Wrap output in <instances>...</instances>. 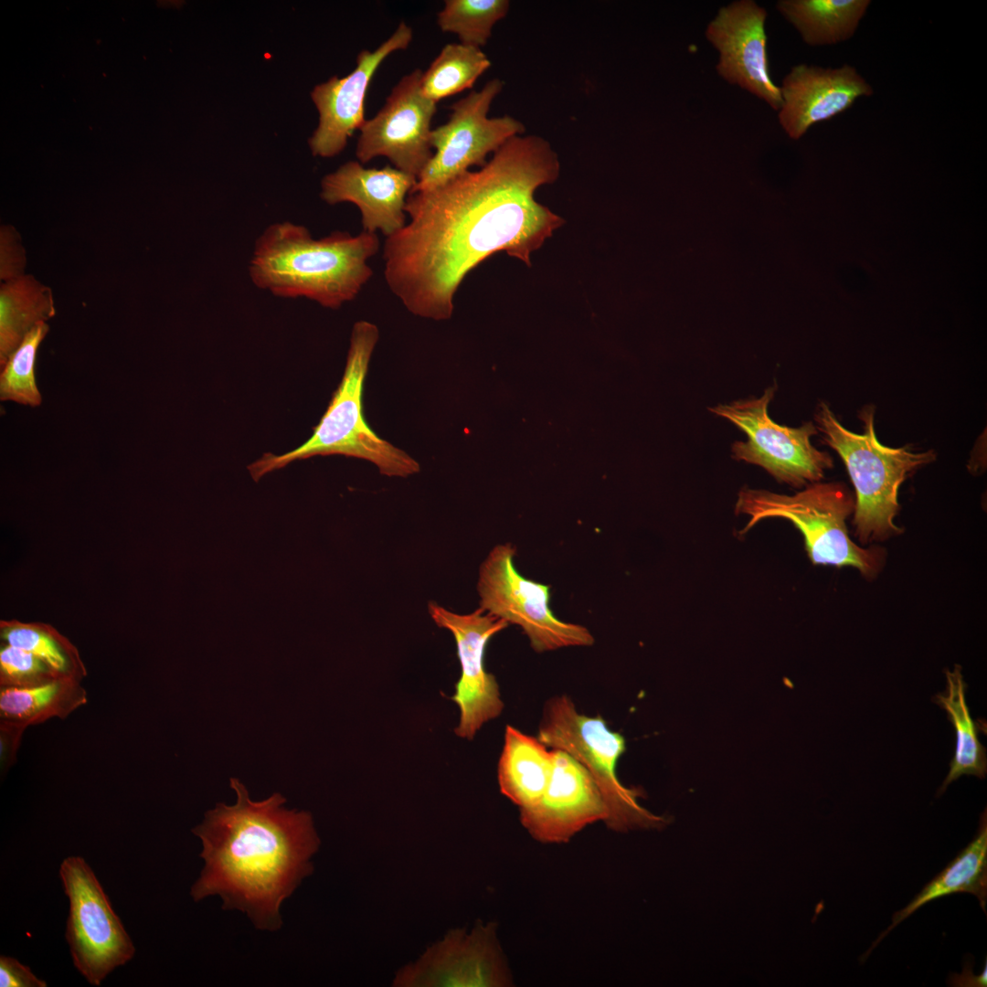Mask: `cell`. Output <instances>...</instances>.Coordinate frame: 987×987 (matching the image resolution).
I'll use <instances>...</instances> for the list:
<instances>
[{
  "label": "cell",
  "instance_id": "cell-23",
  "mask_svg": "<svg viewBox=\"0 0 987 987\" xmlns=\"http://www.w3.org/2000/svg\"><path fill=\"white\" fill-rule=\"evenodd\" d=\"M56 314L51 289L31 274L4 281L0 287V366L37 324Z\"/></svg>",
  "mask_w": 987,
  "mask_h": 987
},
{
  "label": "cell",
  "instance_id": "cell-22",
  "mask_svg": "<svg viewBox=\"0 0 987 987\" xmlns=\"http://www.w3.org/2000/svg\"><path fill=\"white\" fill-rule=\"evenodd\" d=\"M870 5V0H779L776 8L805 44L822 47L851 39Z\"/></svg>",
  "mask_w": 987,
  "mask_h": 987
},
{
  "label": "cell",
  "instance_id": "cell-8",
  "mask_svg": "<svg viewBox=\"0 0 987 987\" xmlns=\"http://www.w3.org/2000/svg\"><path fill=\"white\" fill-rule=\"evenodd\" d=\"M515 556L510 543L500 544L482 562L476 587L479 608L519 626L536 653L593 645L594 637L586 627L556 617L549 604L550 586L523 576Z\"/></svg>",
  "mask_w": 987,
  "mask_h": 987
},
{
  "label": "cell",
  "instance_id": "cell-20",
  "mask_svg": "<svg viewBox=\"0 0 987 987\" xmlns=\"http://www.w3.org/2000/svg\"><path fill=\"white\" fill-rule=\"evenodd\" d=\"M970 893L975 896L985 912L987 898V822L986 812L981 817L975 837L947 866L930 880L902 909L892 917V923L873 942L864 954L865 960L878 943L899 923L918 908L935 899L954 894Z\"/></svg>",
  "mask_w": 987,
  "mask_h": 987
},
{
  "label": "cell",
  "instance_id": "cell-9",
  "mask_svg": "<svg viewBox=\"0 0 987 987\" xmlns=\"http://www.w3.org/2000/svg\"><path fill=\"white\" fill-rule=\"evenodd\" d=\"M776 388L768 387L758 398L719 404L709 410L747 434V441L732 444L735 460L760 466L778 482L794 487L820 482L833 467V458L811 443V437L818 433L812 422L791 428L770 419L768 407Z\"/></svg>",
  "mask_w": 987,
  "mask_h": 987
},
{
  "label": "cell",
  "instance_id": "cell-32",
  "mask_svg": "<svg viewBox=\"0 0 987 987\" xmlns=\"http://www.w3.org/2000/svg\"><path fill=\"white\" fill-rule=\"evenodd\" d=\"M47 985V982L37 978L28 966L13 957L0 956L1 987H46Z\"/></svg>",
  "mask_w": 987,
  "mask_h": 987
},
{
  "label": "cell",
  "instance_id": "cell-10",
  "mask_svg": "<svg viewBox=\"0 0 987 987\" xmlns=\"http://www.w3.org/2000/svg\"><path fill=\"white\" fill-rule=\"evenodd\" d=\"M59 876L69 910L65 938L75 968L95 986L130 961L135 947L94 872L80 856L65 858Z\"/></svg>",
  "mask_w": 987,
  "mask_h": 987
},
{
  "label": "cell",
  "instance_id": "cell-12",
  "mask_svg": "<svg viewBox=\"0 0 987 987\" xmlns=\"http://www.w3.org/2000/svg\"><path fill=\"white\" fill-rule=\"evenodd\" d=\"M421 75L415 69L403 76L379 111L360 127L356 155L362 164L385 156L416 178L424 170L433 155L430 124L437 102L422 93Z\"/></svg>",
  "mask_w": 987,
  "mask_h": 987
},
{
  "label": "cell",
  "instance_id": "cell-31",
  "mask_svg": "<svg viewBox=\"0 0 987 987\" xmlns=\"http://www.w3.org/2000/svg\"><path fill=\"white\" fill-rule=\"evenodd\" d=\"M26 249L18 231L11 225L0 228V279L7 281L25 275Z\"/></svg>",
  "mask_w": 987,
  "mask_h": 987
},
{
  "label": "cell",
  "instance_id": "cell-17",
  "mask_svg": "<svg viewBox=\"0 0 987 987\" xmlns=\"http://www.w3.org/2000/svg\"><path fill=\"white\" fill-rule=\"evenodd\" d=\"M553 749L546 790L534 804L519 811L522 825L534 839L560 844L591 823L605 822L608 810L588 769L566 751Z\"/></svg>",
  "mask_w": 987,
  "mask_h": 987
},
{
  "label": "cell",
  "instance_id": "cell-29",
  "mask_svg": "<svg viewBox=\"0 0 987 987\" xmlns=\"http://www.w3.org/2000/svg\"><path fill=\"white\" fill-rule=\"evenodd\" d=\"M49 331L47 323L35 326L1 367L0 399L37 407L42 402L35 376L37 349Z\"/></svg>",
  "mask_w": 987,
  "mask_h": 987
},
{
  "label": "cell",
  "instance_id": "cell-3",
  "mask_svg": "<svg viewBox=\"0 0 987 987\" xmlns=\"http://www.w3.org/2000/svg\"><path fill=\"white\" fill-rule=\"evenodd\" d=\"M379 247L377 233L336 230L314 239L302 225L273 223L255 241L249 274L256 287L274 296L305 298L336 310L373 276L367 260Z\"/></svg>",
  "mask_w": 987,
  "mask_h": 987
},
{
  "label": "cell",
  "instance_id": "cell-14",
  "mask_svg": "<svg viewBox=\"0 0 987 987\" xmlns=\"http://www.w3.org/2000/svg\"><path fill=\"white\" fill-rule=\"evenodd\" d=\"M766 18V9L755 1H733L719 8L705 36L718 52V75L779 111L782 100L769 73Z\"/></svg>",
  "mask_w": 987,
  "mask_h": 987
},
{
  "label": "cell",
  "instance_id": "cell-24",
  "mask_svg": "<svg viewBox=\"0 0 987 987\" xmlns=\"http://www.w3.org/2000/svg\"><path fill=\"white\" fill-rule=\"evenodd\" d=\"M87 702L81 681L73 678H58L34 687H0V720L28 727L55 717L65 719Z\"/></svg>",
  "mask_w": 987,
  "mask_h": 987
},
{
  "label": "cell",
  "instance_id": "cell-4",
  "mask_svg": "<svg viewBox=\"0 0 987 987\" xmlns=\"http://www.w3.org/2000/svg\"><path fill=\"white\" fill-rule=\"evenodd\" d=\"M378 338L379 331L375 324L365 320L355 323L342 380L313 435L291 451L281 455L267 452L249 465L255 481L294 461L318 455H344L366 460L388 477L403 478L419 472V464L415 459L378 437L364 418V382Z\"/></svg>",
  "mask_w": 987,
  "mask_h": 987
},
{
  "label": "cell",
  "instance_id": "cell-33",
  "mask_svg": "<svg viewBox=\"0 0 987 987\" xmlns=\"http://www.w3.org/2000/svg\"><path fill=\"white\" fill-rule=\"evenodd\" d=\"M27 727L16 723L0 720V771L5 776L16 761L22 737Z\"/></svg>",
  "mask_w": 987,
  "mask_h": 987
},
{
  "label": "cell",
  "instance_id": "cell-5",
  "mask_svg": "<svg viewBox=\"0 0 987 987\" xmlns=\"http://www.w3.org/2000/svg\"><path fill=\"white\" fill-rule=\"evenodd\" d=\"M875 409L864 408L859 418L864 432L844 428L828 405L821 402L815 414L823 440L844 462L855 491L854 525L863 544L882 541L902 532L896 524L898 490L911 472L935 460L933 451L915 452L909 446L891 448L876 438Z\"/></svg>",
  "mask_w": 987,
  "mask_h": 987
},
{
  "label": "cell",
  "instance_id": "cell-28",
  "mask_svg": "<svg viewBox=\"0 0 987 987\" xmlns=\"http://www.w3.org/2000/svg\"><path fill=\"white\" fill-rule=\"evenodd\" d=\"M509 6L507 0H446L437 23L442 32L457 35L462 44L481 48Z\"/></svg>",
  "mask_w": 987,
  "mask_h": 987
},
{
  "label": "cell",
  "instance_id": "cell-6",
  "mask_svg": "<svg viewBox=\"0 0 987 987\" xmlns=\"http://www.w3.org/2000/svg\"><path fill=\"white\" fill-rule=\"evenodd\" d=\"M855 507L847 488L839 483H813L795 494L744 488L735 511L749 517L744 535L759 521L783 518L801 533L807 555L814 565L850 566L874 578L884 559L879 548H864L849 536L846 520Z\"/></svg>",
  "mask_w": 987,
  "mask_h": 987
},
{
  "label": "cell",
  "instance_id": "cell-27",
  "mask_svg": "<svg viewBox=\"0 0 987 987\" xmlns=\"http://www.w3.org/2000/svg\"><path fill=\"white\" fill-rule=\"evenodd\" d=\"M490 67V59L480 48L462 43L447 44L427 70L422 71V93L428 99L438 102L472 89L478 78Z\"/></svg>",
  "mask_w": 987,
  "mask_h": 987
},
{
  "label": "cell",
  "instance_id": "cell-13",
  "mask_svg": "<svg viewBox=\"0 0 987 987\" xmlns=\"http://www.w3.org/2000/svg\"><path fill=\"white\" fill-rule=\"evenodd\" d=\"M428 610L435 624L454 637L461 665V677L451 697L460 709V722L454 732L472 740L486 722L498 717L504 709L498 683L485 670L484 653L488 642L509 624L481 608L458 614L430 602Z\"/></svg>",
  "mask_w": 987,
  "mask_h": 987
},
{
  "label": "cell",
  "instance_id": "cell-7",
  "mask_svg": "<svg viewBox=\"0 0 987 987\" xmlns=\"http://www.w3.org/2000/svg\"><path fill=\"white\" fill-rule=\"evenodd\" d=\"M537 738L550 748L561 749L581 763L596 782L608 810L604 822L616 832L659 829L667 820L639 803L642 792L625 787L616 767L625 751V739L600 716L579 713L571 698L556 695L546 703Z\"/></svg>",
  "mask_w": 987,
  "mask_h": 987
},
{
  "label": "cell",
  "instance_id": "cell-15",
  "mask_svg": "<svg viewBox=\"0 0 987 987\" xmlns=\"http://www.w3.org/2000/svg\"><path fill=\"white\" fill-rule=\"evenodd\" d=\"M395 986H482L511 984L494 924L478 925L471 933L450 931L414 963L401 969Z\"/></svg>",
  "mask_w": 987,
  "mask_h": 987
},
{
  "label": "cell",
  "instance_id": "cell-11",
  "mask_svg": "<svg viewBox=\"0 0 987 987\" xmlns=\"http://www.w3.org/2000/svg\"><path fill=\"white\" fill-rule=\"evenodd\" d=\"M503 87L500 79H493L450 107L448 122L431 131L430 144L435 153L410 193L439 186L473 165L483 166L488 154L525 133L524 124L514 117L487 116Z\"/></svg>",
  "mask_w": 987,
  "mask_h": 987
},
{
  "label": "cell",
  "instance_id": "cell-26",
  "mask_svg": "<svg viewBox=\"0 0 987 987\" xmlns=\"http://www.w3.org/2000/svg\"><path fill=\"white\" fill-rule=\"evenodd\" d=\"M0 639L1 642L34 653L61 677L82 681L87 676L78 648L48 623L1 620Z\"/></svg>",
  "mask_w": 987,
  "mask_h": 987
},
{
  "label": "cell",
  "instance_id": "cell-19",
  "mask_svg": "<svg viewBox=\"0 0 987 987\" xmlns=\"http://www.w3.org/2000/svg\"><path fill=\"white\" fill-rule=\"evenodd\" d=\"M417 178L394 166L366 168L356 161L340 165L321 181V198L329 205L355 204L364 231L393 235L407 223L405 205Z\"/></svg>",
  "mask_w": 987,
  "mask_h": 987
},
{
  "label": "cell",
  "instance_id": "cell-18",
  "mask_svg": "<svg viewBox=\"0 0 987 987\" xmlns=\"http://www.w3.org/2000/svg\"><path fill=\"white\" fill-rule=\"evenodd\" d=\"M780 90L779 122L792 140L845 111L860 97L874 94L870 83L849 64L839 68L798 64L783 77Z\"/></svg>",
  "mask_w": 987,
  "mask_h": 987
},
{
  "label": "cell",
  "instance_id": "cell-21",
  "mask_svg": "<svg viewBox=\"0 0 987 987\" xmlns=\"http://www.w3.org/2000/svg\"><path fill=\"white\" fill-rule=\"evenodd\" d=\"M553 765V748L537 737L506 726L497 777L501 792L519 810L531 806L541 797Z\"/></svg>",
  "mask_w": 987,
  "mask_h": 987
},
{
  "label": "cell",
  "instance_id": "cell-1",
  "mask_svg": "<svg viewBox=\"0 0 987 987\" xmlns=\"http://www.w3.org/2000/svg\"><path fill=\"white\" fill-rule=\"evenodd\" d=\"M557 154L545 139L517 135L477 171L410 193L406 225L386 238L384 278L412 314L451 319L466 275L499 251L530 264V255L563 219L535 199L556 181Z\"/></svg>",
  "mask_w": 987,
  "mask_h": 987
},
{
  "label": "cell",
  "instance_id": "cell-2",
  "mask_svg": "<svg viewBox=\"0 0 987 987\" xmlns=\"http://www.w3.org/2000/svg\"><path fill=\"white\" fill-rule=\"evenodd\" d=\"M236 802H218L192 833L201 840L204 867L190 895L198 902L218 896L224 910H239L254 927L281 928V906L313 874L320 838L309 812L289 810L274 792L251 800L245 785L230 779Z\"/></svg>",
  "mask_w": 987,
  "mask_h": 987
},
{
  "label": "cell",
  "instance_id": "cell-34",
  "mask_svg": "<svg viewBox=\"0 0 987 987\" xmlns=\"http://www.w3.org/2000/svg\"><path fill=\"white\" fill-rule=\"evenodd\" d=\"M950 983L953 986L986 987L987 986V962L981 974L974 975L971 968L964 967L961 974H954L950 978Z\"/></svg>",
  "mask_w": 987,
  "mask_h": 987
},
{
  "label": "cell",
  "instance_id": "cell-30",
  "mask_svg": "<svg viewBox=\"0 0 987 987\" xmlns=\"http://www.w3.org/2000/svg\"><path fill=\"white\" fill-rule=\"evenodd\" d=\"M58 678L63 677L34 653L1 642L0 687H34Z\"/></svg>",
  "mask_w": 987,
  "mask_h": 987
},
{
  "label": "cell",
  "instance_id": "cell-16",
  "mask_svg": "<svg viewBox=\"0 0 987 987\" xmlns=\"http://www.w3.org/2000/svg\"><path fill=\"white\" fill-rule=\"evenodd\" d=\"M412 28L400 22L394 33L374 51L362 50L356 67L345 77L333 76L311 92L319 113L318 126L309 139L313 155L334 157L345 147L348 137L366 122L365 100L369 83L380 64L391 53L406 49Z\"/></svg>",
  "mask_w": 987,
  "mask_h": 987
},
{
  "label": "cell",
  "instance_id": "cell-25",
  "mask_svg": "<svg viewBox=\"0 0 987 987\" xmlns=\"http://www.w3.org/2000/svg\"><path fill=\"white\" fill-rule=\"evenodd\" d=\"M946 689L937 694L933 702L947 714L956 735L954 756L950 762V771L945 778L939 794L962 775H973L984 779L987 772L986 749L978 738L976 722L970 714L966 703L967 685L963 680L961 666L956 664L952 671L946 670Z\"/></svg>",
  "mask_w": 987,
  "mask_h": 987
}]
</instances>
